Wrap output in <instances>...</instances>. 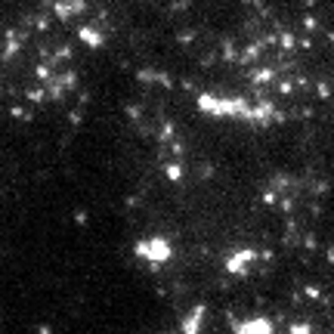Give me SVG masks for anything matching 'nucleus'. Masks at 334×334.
Here are the masks:
<instances>
[{"label":"nucleus","instance_id":"nucleus-19","mask_svg":"<svg viewBox=\"0 0 334 334\" xmlns=\"http://www.w3.org/2000/svg\"><path fill=\"white\" fill-rule=\"evenodd\" d=\"M124 204H127V208H136V204H139V195H130V198H127Z\"/></svg>","mask_w":334,"mask_h":334},{"label":"nucleus","instance_id":"nucleus-2","mask_svg":"<svg viewBox=\"0 0 334 334\" xmlns=\"http://www.w3.org/2000/svg\"><path fill=\"white\" fill-rule=\"evenodd\" d=\"M260 260V251H254V248H241V251H232L229 257H226V272L229 275H235V278H245L248 272H251V266Z\"/></svg>","mask_w":334,"mask_h":334},{"label":"nucleus","instance_id":"nucleus-4","mask_svg":"<svg viewBox=\"0 0 334 334\" xmlns=\"http://www.w3.org/2000/svg\"><path fill=\"white\" fill-rule=\"evenodd\" d=\"M201 319H204V306H195L189 315H183L180 334H201Z\"/></svg>","mask_w":334,"mask_h":334},{"label":"nucleus","instance_id":"nucleus-13","mask_svg":"<svg viewBox=\"0 0 334 334\" xmlns=\"http://www.w3.org/2000/svg\"><path fill=\"white\" fill-rule=\"evenodd\" d=\"M214 177V164H201L198 167V180H211Z\"/></svg>","mask_w":334,"mask_h":334},{"label":"nucleus","instance_id":"nucleus-18","mask_svg":"<svg viewBox=\"0 0 334 334\" xmlns=\"http://www.w3.org/2000/svg\"><path fill=\"white\" fill-rule=\"evenodd\" d=\"M34 334H53V328H50V325H37Z\"/></svg>","mask_w":334,"mask_h":334},{"label":"nucleus","instance_id":"nucleus-7","mask_svg":"<svg viewBox=\"0 0 334 334\" xmlns=\"http://www.w3.org/2000/svg\"><path fill=\"white\" fill-rule=\"evenodd\" d=\"M269 186L285 195V192H294V189H297V180H294V177H272V183H269Z\"/></svg>","mask_w":334,"mask_h":334},{"label":"nucleus","instance_id":"nucleus-9","mask_svg":"<svg viewBox=\"0 0 334 334\" xmlns=\"http://www.w3.org/2000/svg\"><path fill=\"white\" fill-rule=\"evenodd\" d=\"M300 248H303V251H309V254H315V251H319V238H315V232H303Z\"/></svg>","mask_w":334,"mask_h":334},{"label":"nucleus","instance_id":"nucleus-1","mask_svg":"<svg viewBox=\"0 0 334 334\" xmlns=\"http://www.w3.org/2000/svg\"><path fill=\"white\" fill-rule=\"evenodd\" d=\"M133 254H136V257H142L152 269H158V266H164L167 260H171L174 248H171V241H167L164 235H152V238L136 241V245H133Z\"/></svg>","mask_w":334,"mask_h":334},{"label":"nucleus","instance_id":"nucleus-3","mask_svg":"<svg viewBox=\"0 0 334 334\" xmlns=\"http://www.w3.org/2000/svg\"><path fill=\"white\" fill-rule=\"evenodd\" d=\"M235 334H275V319L266 315H254V319H235L232 322Z\"/></svg>","mask_w":334,"mask_h":334},{"label":"nucleus","instance_id":"nucleus-6","mask_svg":"<svg viewBox=\"0 0 334 334\" xmlns=\"http://www.w3.org/2000/svg\"><path fill=\"white\" fill-rule=\"evenodd\" d=\"M306 189H309V195H312V198H325V195L331 192V180L319 177V180H312V183L306 186Z\"/></svg>","mask_w":334,"mask_h":334},{"label":"nucleus","instance_id":"nucleus-11","mask_svg":"<svg viewBox=\"0 0 334 334\" xmlns=\"http://www.w3.org/2000/svg\"><path fill=\"white\" fill-rule=\"evenodd\" d=\"M174 133H177V127H174V124H164V127H158V139H161V142H171V139H177Z\"/></svg>","mask_w":334,"mask_h":334},{"label":"nucleus","instance_id":"nucleus-14","mask_svg":"<svg viewBox=\"0 0 334 334\" xmlns=\"http://www.w3.org/2000/svg\"><path fill=\"white\" fill-rule=\"evenodd\" d=\"M309 214H312V217H322V201H319V198L309 201Z\"/></svg>","mask_w":334,"mask_h":334},{"label":"nucleus","instance_id":"nucleus-20","mask_svg":"<svg viewBox=\"0 0 334 334\" xmlns=\"http://www.w3.org/2000/svg\"><path fill=\"white\" fill-rule=\"evenodd\" d=\"M325 260H328V263H334V245H331V248L325 251Z\"/></svg>","mask_w":334,"mask_h":334},{"label":"nucleus","instance_id":"nucleus-15","mask_svg":"<svg viewBox=\"0 0 334 334\" xmlns=\"http://www.w3.org/2000/svg\"><path fill=\"white\" fill-rule=\"evenodd\" d=\"M127 115L133 118V121H139V118H142V108H139V105H130V108H127Z\"/></svg>","mask_w":334,"mask_h":334},{"label":"nucleus","instance_id":"nucleus-12","mask_svg":"<svg viewBox=\"0 0 334 334\" xmlns=\"http://www.w3.org/2000/svg\"><path fill=\"white\" fill-rule=\"evenodd\" d=\"M303 297H306V300H322V288L319 285H303Z\"/></svg>","mask_w":334,"mask_h":334},{"label":"nucleus","instance_id":"nucleus-17","mask_svg":"<svg viewBox=\"0 0 334 334\" xmlns=\"http://www.w3.org/2000/svg\"><path fill=\"white\" fill-rule=\"evenodd\" d=\"M87 220H90V217H87V211H74V223H81V226H84Z\"/></svg>","mask_w":334,"mask_h":334},{"label":"nucleus","instance_id":"nucleus-16","mask_svg":"<svg viewBox=\"0 0 334 334\" xmlns=\"http://www.w3.org/2000/svg\"><path fill=\"white\" fill-rule=\"evenodd\" d=\"M272 257H275V254H272L269 248H263V251H260V260H263V263H272Z\"/></svg>","mask_w":334,"mask_h":334},{"label":"nucleus","instance_id":"nucleus-8","mask_svg":"<svg viewBox=\"0 0 334 334\" xmlns=\"http://www.w3.org/2000/svg\"><path fill=\"white\" fill-rule=\"evenodd\" d=\"M81 41H84L87 47H99V44H102V34H99L96 28H81Z\"/></svg>","mask_w":334,"mask_h":334},{"label":"nucleus","instance_id":"nucleus-5","mask_svg":"<svg viewBox=\"0 0 334 334\" xmlns=\"http://www.w3.org/2000/svg\"><path fill=\"white\" fill-rule=\"evenodd\" d=\"M161 174L167 177V183H183V177H186V161L183 158H167V164L161 167Z\"/></svg>","mask_w":334,"mask_h":334},{"label":"nucleus","instance_id":"nucleus-10","mask_svg":"<svg viewBox=\"0 0 334 334\" xmlns=\"http://www.w3.org/2000/svg\"><path fill=\"white\" fill-rule=\"evenodd\" d=\"M288 334H312V325H309V322H303V319H297V322H291V325H288Z\"/></svg>","mask_w":334,"mask_h":334}]
</instances>
